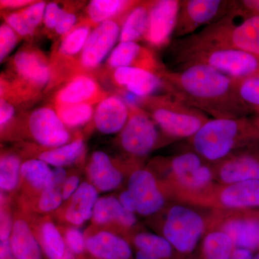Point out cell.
Here are the masks:
<instances>
[{
	"instance_id": "603a6c76",
	"label": "cell",
	"mask_w": 259,
	"mask_h": 259,
	"mask_svg": "<svg viewBox=\"0 0 259 259\" xmlns=\"http://www.w3.org/2000/svg\"><path fill=\"white\" fill-rule=\"evenodd\" d=\"M129 114V107L120 95H108L97 104L94 114V122L102 134H115L125 127Z\"/></svg>"
},
{
	"instance_id": "7c38bea8",
	"label": "cell",
	"mask_w": 259,
	"mask_h": 259,
	"mask_svg": "<svg viewBox=\"0 0 259 259\" xmlns=\"http://www.w3.org/2000/svg\"><path fill=\"white\" fill-rule=\"evenodd\" d=\"M136 202V213L148 216L158 212L165 204V197L152 172L144 168L131 173L127 183Z\"/></svg>"
},
{
	"instance_id": "f35d334b",
	"label": "cell",
	"mask_w": 259,
	"mask_h": 259,
	"mask_svg": "<svg viewBox=\"0 0 259 259\" xmlns=\"http://www.w3.org/2000/svg\"><path fill=\"white\" fill-rule=\"evenodd\" d=\"M11 196L1 192L0 200V241L10 239L13 226L14 210L12 209Z\"/></svg>"
},
{
	"instance_id": "7a4b0ae2",
	"label": "cell",
	"mask_w": 259,
	"mask_h": 259,
	"mask_svg": "<svg viewBox=\"0 0 259 259\" xmlns=\"http://www.w3.org/2000/svg\"><path fill=\"white\" fill-rule=\"evenodd\" d=\"M51 61L36 48L25 47L10 59L8 74H2L1 98L11 102L28 101L49 86Z\"/></svg>"
},
{
	"instance_id": "bcb514c9",
	"label": "cell",
	"mask_w": 259,
	"mask_h": 259,
	"mask_svg": "<svg viewBox=\"0 0 259 259\" xmlns=\"http://www.w3.org/2000/svg\"><path fill=\"white\" fill-rule=\"evenodd\" d=\"M35 2L31 0H1L0 5L2 10H18L33 4Z\"/></svg>"
},
{
	"instance_id": "4fadbf2b",
	"label": "cell",
	"mask_w": 259,
	"mask_h": 259,
	"mask_svg": "<svg viewBox=\"0 0 259 259\" xmlns=\"http://www.w3.org/2000/svg\"><path fill=\"white\" fill-rule=\"evenodd\" d=\"M99 198V191L91 183L81 182L71 198L64 202L54 215L62 223L61 226L79 228L92 219Z\"/></svg>"
},
{
	"instance_id": "ee69618b",
	"label": "cell",
	"mask_w": 259,
	"mask_h": 259,
	"mask_svg": "<svg viewBox=\"0 0 259 259\" xmlns=\"http://www.w3.org/2000/svg\"><path fill=\"white\" fill-rule=\"evenodd\" d=\"M15 114V107L11 102L4 98L0 99V127L1 133L9 127Z\"/></svg>"
},
{
	"instance_id": "816d5d0a",
	"label": "cell",
	"mask_w": 259,
	"mask_h": 259,
	"mask_svg": "<svg viewBox=\"0 0 259 259\" xmlns=\"http://www.w3.org/2000/svg\"><path fill=\"white\" fill-rule=\"evenodd\" d=\"M253 259H259V250L256 252V253H255Z\"/></svg>"
},
{
	"instance_id": "277c9868",
	"label": "cell",
	"mask_w": 259,
	"mask_h": 259,
	"mask_svg": "<svg viewBox=\"0 0 259 259\" xmlns=\"http://www.w3.org/2000/svg\"><path fill=\"white\" fill-rule=\"evenodd\" d=\"M138 106L144 109L161 131L172 138H192L209 120L207 114L168 94L139 97Z\"/></svg>"
},
{
	"instance_id": "4dcf8cb0",
	"label": "cell",
	"mask_w": 259,
	"mask_h": 259,
	"mask_svg": "<svg viewBox=\"0 0 259 259\" xmlns=\"http://www.w3.org/2000/svg\"><path fill=\"white\" fill-rule=\"evenodd\" d=\"M151 4L152 1H139L130 10L121 25L119 42H137L144 38L147 30Z\"/></svg>"
},
{
	"instance_id": "f6af8a7d",
	"label": "cell",
	"mask_w": 259,
	"mask_h": 259,
	"mask_svg": "<svg viewBox=\"0 0 259 259\" xmlns=\"http://www.w3.org/2000/svg\"><path fill=\"white\" fill-rule=\"evenodd\" d=\"M81 185L80 177L76 174H70L66 177L64 187H63L62 195L64 202L71 198V196L75 193Z\"/></svg>"
},
{
	"instance_id": "e575fe53",
	"label": "cell",
	"mask_w": 259,
	"mask_h": 259,
	"mask_svg": "<svg viewBox=\"0 0 259 259\" xmlns=\"http://www.w3.org/2000/svg\"><path fill=\"white\" fill-rule=\"evenodd\" d=\"M58 115L68 128L86 125L94 117L95 108L89 104L54 106Z\"/></svg>"
},
{
	"instance_id": "60d3db41",
	"label": "cell",
	"mask_w": 259,
	"mask_h": 259,
	"mask_svg": "<svg viewBox=\"0 0 259 259\" xmlns=\"http://www.w3.org/2000/svg\"><path fill=\"white\" fill-rule=\"evenodd\" d=\"M20 36L6 23L0 26V61L1 63L13 51L20 40Z\"/></svg>"
},
{
	"instance_id": "cb8c5ba5",
	"label": "cell",
	"mask_w": 259,
	"mask_h": 259,
	"mask_svg": "<svg viewBox=\"0 0 259 259\" xmlns=\"http://www.w3.org/2000/svg\"><path fill=\"white\" fill-rule=\"evenodd\" d=\"M91 26L88 20L81 22L66 35L61 37L57 49L51 56V69L55 66H76L74 61L79 58L80 54L90 32ZM78 62V61H77Z\"/></svg>"
},
{
	"instance_id": "ab89813d",
	"label": "cell",
	"mask_w": 259,
	"mask_h": 259,
	"mask_svg": "<svg viewBox=\"0 0 259 259\" xmlns=\"http://www.w3.org/2000/svg\"><path fill=\"white\" fill-rule=\"evenodd\" d=\"M68 248L75 256L81 255L87 250L84 232L73 226H59Z\"/></svg>"
},
{
	"instance_id": "30bf717a",
	"label": "cell",
	"mask_w": 259,
	"mask_h": 259,
	"mask_svg": "<svg viewBox=\"0 0 259 259\" xmlns=\"http://www.w3.org/2000/svg\"><path fill=\"white\" fill-rule=\"evenodd\" d=\"M121 25L111 20L97 25L90 32L80 54L77 68L83 71L98 68L115 49L116 42L120 39Z\"/></svg>"
},
{
	"instance_id": "5b68a950",
	"label": "cell",
	"mask_w": 259,
	"mask_h": 259,
	"mask_svg": "<svg viewBox=\"0 0 259 259\" xmlns=\"http://www.w3.org/2000/svg\"><path fill=\"white\" fill-rule=\"evenodd\" d=\"M179 70L204 65L233 79L249 77L259 72V56L230 49H205L176 55Z\"/></svg>"
},
{
	"instance_id": "f907efd6",
	"label": "cell",
	"mask_w": 259,
	"mask_h": 259,
	"mask_svg": "<svg viewBox=\"0 0 259 259\" xmlns=\"http://www.w3.org/2000/svg\"><path fill=\"white\" fill-rule=\"evenodd\" d=\"M136 259H158L154 255L144 251V250H138L136 255Z\"/></svg>"
},
{
	"instance_id": "b9f144b4",
	"label": "cell",
	"mask_w": 259,
	"mask_h": 259,
	"mask_svg": "<svg viewBox=\"0 0 259 259\" xmlns=\"http://www.w3.org/2000/svg\"><path fill=\"white\" fill-rule=\"evenodd\" d=\"M66 11V8H62L56 2L49 3L47 5L42 23L44 24V26L48 31H54L61 17Z\"/></svg>"
},
{
	"instance_id": "7bdbcfd3",
	"label": "cell",
	"mask_w": 259,
	"mask_h": 259,
	"mask_svg": "<svg viewBox=\"0 0 259 259\" xmlns=\"http://www.w3.org/2000/svg\"><path fill=\"white\" fill-rule=\"evenodd\" d=\"M76 23H77V17L76 14L66 10L53 31V33L57 36L63 37L76 26Z\"/></svg>"
},
{
	"instance_id": "2e32d148",
	"label": "cell",
	"mask_w": 259,
	"mask_h": 259,
	"mask_svg": "<svg viewBox=\"0 0 259 259\" xmlns=\"http://www.w3.org/2000/svg\"><path fill=\"white\" fill-rule=\"evenodd\" d=\"M87 250L96 259H131L132 249L120 234L92 225L84 231Z\"/></svg>"
},
{
	"instance_id": "6da1fadb",
	"label": "cell",
	"mask_w": 259,
	"mask_h": 259,
	"mask_svg": "<svg viewBox=\"0 0 259 259\" xmlns=\"http://www.w3.org/2000/svg\"><path fill=\"white\" fill-rule=\"evenodd\" d=\"M166 94L213 118H236L252 113L242 102L236 79L204 65L158 74Z\"/></svg>"
},
{
	"instance_id": "3957f363",
	"label": "cell",
	"mask_w": 259,
	"mask_h": 259,
	"mask_svg": "<svg viewBox=\"0 0 259 259\" xmlns=\"http://www.w3.org/2000/svg\"><path fill=\"white\" fill-rule=\"evenodd\" d=\"M191 139L199 156L219 161L238 146L259 139V115L209 119Z\"/></svg>"
},
{
	"instance_id": "d6a6232c",
	"label": "cell",
	"mask_w": 259,
	"mask_h": 259,
	"mask_svg": "<svg viewBox=\"0 0 259 259\" xmlns=\"http://www.w3.org/2000/svg\"><path fill=\"white\" fill-rule=\"evenodd\" d=\"M22 163L21 157L18 153L12 151L2 152L0 158L1 192L9 194L18 190Z\"/></svg>"
},
{
	"instance_id": "d590c367",
	"label": "cell",
	"mask_w": 259,
	"mask_h": 259,
	"mask_svg": "<svg viewBox=\"0 0 259 259\" xmlns=\"http://www.w3.org/2000/svg\"><path fill=\"white\" fill-rule=\"evenodd\" d=\"M233 250V242L223 231L212 232L204 238L203 251L205 259H231Z\"/></svg>"
},
{
	"instance_id": "d4e9b609",
	"label": "cell",
	"mask_w": 259,
	"mask_h": 259,
	"mask_svg": "<svg viewBox=\"0 0 259 259\" xmlns=\"http://www.w3.org/2000/svg\"><path fill=\"white\" fill-rule=\"evenodd\" d=\"M67 176L68 173L65 168L57 167L54 168L50 185L37 198L25 205H19L18 204L17 205L25 212L35 215L54 214L64 204L62 190Z\"/></svg>"
},
{
	"instance_id": "7402d4cb",
	"label": "cell",
	"mask_w": 259,
	"mask_h": 259,
	"mask_svg": "<svg viewBox=\"0 0 259 259\" xmlns=\"http://www.w3.org/2000/svg\"><path fill=\"white\" fill-rule=\"evenodd\" d=\"M89 182L99 191L106 192L118 188L123 181V174L106 153L95 151L86 167Z\"/></svg>"
},
{
	"instance_id": "e0dca14e",
	"label": "cell",
	"mask_w": 259,
	"mask_h": 259,
	"mask_svg": "<svg viewBox=\"0 0 259 259\" xmlns=\"http://www.w3.org/2000/svg\"><path fill=\"white\" fill-rule=\"evenodd\" d=\"M28 214L42 253L48 258L75 259L76 256L68 248L60 228L54 223L51 214L35 215L30 213Z\"/></svg>"
},
{
	"instance_id": "ba28073f",
	"label": "cell",
	"mask_w": 259,
	"mask_h": 259,
	"mask_svg": "<svg viewBox=\"0 0 259 259\" xmlns=\"http://www.w3.org/2000/svg\"><path fill=\"white\" fill-rule=\"evenodd\" d=\"M233 1L183 0L181 1L174 37L182 38L192 35L203 25L217 21L231 11Z\"/></svg>"
},
{
	"instance_id": "8d00e7d4",
	"label": "cell",
	"mask_w": 259,
	"mask_h": 259,
	"mask_svg": "<svg viewBox=\"0 0 259 259\" xmlns=\"http://www.w3.org/2000/svg\"><path fill=\"white\" fill-rule=\"evenodd\" d=\"M138 250H144L158 259L169 258L173 247L164 237L148 233H138L133 239Z\"/></svg>"
},
{
	"instance_id": "8fae6325",
	"label": "cell",
	"mask_w": 259,
	"mask_h": 259,
	"mask_svg": "<svg viewBox=\"0 0 259 259\" xmlns=\"http://www.w3.org/2000/svg\"><path fill=\"white\" fill-rule=\"evenodd\" d=\"M180 4V0L152 1L144 38L148 45L161 49L170 44L176 28Z\"/></svg>"
},
{
	"instance_id": "5bb4252c",
	"label": "cell",
	"mask_w": 259,
	"mask_h": 259,
	"mask_svg": "<svg viewBox=\"0 0 259 259\" xmlns=\"http://www.w3.org/2000/svg\"><path fill=\"white\" fill-rule=\"evenodd\" d=\"M96 79L88 74L73 76L54 95V106L100 103L108 96Z\"/></svg>"
},
{
	"instance_id": "8992f818",
	"label": "cell",
	"mask_w": 259,
	"mask_h": 259,
	"mask_svg": "<svg viewBox=\"0 0 259 259\" xmlns=\"http://www.w3.org/2000/svg\"><path fill=\"white\" fill-rule=\"evenodd\" d=\"M204 230V222L200 214L188 207L175 205L167 213L163 234L173 248L187 253L196 248Z\"/></svg>"
},
{
	"instance_id": "484cf974",
	"label": "cell",
	"mask_w": 259,
	"mask_h": 259,
	"mask_svg": "<svg viewBox=\"0 0 259 259\" xmlns=\"http://www.w3.org/2000/svg\"><path fill=\"white\" fill-rule=\"evenodd\" d=\"M34 157L57 168H65L78 163L86 153V145L81 136H76L71 142L51 148L35 150Z\"/></svg>"
},
{
	"instance_id": "f1b7e54d",
	"label": "cell",
	"mask_w": 259,
	"mask_h": 259,
	"mask_svg": "<svg viewBox=\"0 0 259 259\" xmlns=\"http://www.w3.org/2000/svg\"><path fill=\"white\" fill-rule=\"evenodd\" d=\"M47 5L44 1H35L26 8L8 13L4 15L5 23L20 37H31L44 22Z\"/></svg>"
},
{
	"instance_id": "ffe728a7",
	"label": "cell",
	"mask_w": 259,
	"mask_h": 259,
	"mask_svg": "<svg viewBox=\"0 0 259 259\" xmlns=\"http://www.w3.org/2000/svg\"><path fill=\"white\" fill-rule=\"evenodd\" d=\"M10 246L15 259H42V250L32 230L28 212L14 209Z\"/></svg>"
},
{
	"instance_id": "ac0fdd59",
	"label": "cell",
	"mask_w": 259,
	"mask_h": 259,
	"mask_svg": "<svg viewBox=\"0 0 259 259\" xmlns=\"http://www.w3.org/2000/svg\"><path fill=\"white\" fill-rule=\"evenodd\" d=\"M52 177L53 170L41 160L32 158L23 161L17 204L25 205L37 198L50 185Z\"/></svg>"
},
{
	"instance_id": "f546056e",
	"label": "cell",
	"mask_w": 259,
	"mask_h": 259,
	"mask_svg": "<svg viewBox=\"0 0 259 259\" xmlns=\"http://www.w3.org/2000/svg\"><path fill=\"white\" fill-rule=\"evenodd\" d=\"M220 199L228 208H259V180L228 186L221 192Z\"/></svg>"
},
{
	"instance_id": "9a60e30c",
	"label": "cell",
	"mask_w": 259,
	"mask_h": 259,
	"mask_svg": "<svg viewBox=\"0 0 259 259\" xmlns=\"http://www.w3.org/2000/svg\"><path fill=\"white\" fill-rule=\"evenodd\" d=\"M106 66L111 71L117 68L133 67L157 74L166 70L152 50L137 42H119L107 58Z\"/></svg>"
},
{
	"instance_id": "d6986e66",
	"label": "cell",
	"mask_w": 259,
	"mask_h": 259,
	"mask_svg": "<svg viewBox=\"0 0 259 259\" xmlns=\"http://www.w3.org/2000/svg\"><path fill=\"white\" fill-rule=\"evenodd\" d=\"M92 225L117 233L134 228L137 223L135 213L124 208L114 196L100 197L94 208Z\"/></svg>"
},
{
	"instance_id": "681fc988",
	"label": "cell",
	"mask_w": 259,
	"mask_h": 259,
	"mask_svg": "<svg viewBox=\"0 0 259 259\" xmlns=\"http://www.w3.org/2000/svg\"><path fill=\"white\" fill-rule=\"evenodd\" d=\"M253 252L242 248H235L232 253L231 259H253Z\"/></svg>"
},
{
	"instance_id": "9c48e42d",
	"label": "cell",
	"mask_w": 259,
	"mask_h": 259,
	"mask_svg": "<svg viewBox=\"0 0 259 259\" xmlns=\"http://www.w3.org/2000/svg\"><path fill=\"white\" fill-rule=\"evenodd\" d=\"M26 131L28 137L40 148L59 147L76 137H73L55 108L49 106L38 107L30 112Z\"/></svg>"
},
{
	"instance_id": "c3c4849f",
	"label": "cell",
	"mask_w": 259,
	"mask_h": 259,
	"mask_svg": "<svg viewBox=\"0 0 259 259\" xmlns=\"http://www.w3.org/2000/svg\"><path fill=\"white\" fill-rule=\"evenodd\" d=\"M0 259H15L10 246V240L0 241Z\"/></svg>"
},
{
	"instance_id": "1f68e13d",
	"label": "cell",
	"mask_w": 259,
	"mask_h": 259,
	"mask_svg": "<svg viewBox=\"0 0 259 259\" xmlns=\"http://www.w3.org/2000/svg\"><path fill=\"white\" fill-rule=\"evenodd\" d=\"M139 1L126 0H93L86 8L88 21L96 27L107 20L125 17Z\"/></svg>"
},
{
	"instance_id": "74e56055",
	"label": "cell",
	"mask_w": 259,
	"mask_h": 259,
	"mask_svg": "<svg viewBox=\"0 0 259 259\" xmlns=\"http://www.w3.org/2000/svg\"><path fill=\"white\" fill-rule=\"evenodd\" d=\"M238 95L252 113L259 115V72L249 77L236 79Z\"/></svg>"
},
{
	"instance_id": "44dd1931",
	"label": "cell",
	"mask_w": 259,
	"mask_h": 259,
	"mask_svg": "<svg viewBox=\"0 0 259 259\" xmlns=\"http://www.w3.org/2000/svg\"><path fill=\"white\" fill-rule=\"evenodd\" d=\"M112 72L114 84L122 91L139 97L153 96L156 91L163 89V81L159 75L146 70L120 67Z\"/></svg>"
},
{
	"instance_id": "836d02e7",
	"label": "cell",
	"mask_w": 259,
	"mask_h": 259,
	"mask_svg": "<svg viewBox=\"0 0 259 259\" xmlns=\"http://www.w3.org/2000/svg\"><path fill=\"white\" fill-rule=\"evenodd\" d=\"M202 159L197 153H186L172 158L171 168L177 180L183 187L188 188L191 181L199 168Z\"/></svg>"
},
{
	"instance_id": "7dc6e473",
	"label": "cell",
	"mask_w": 259,
	"mask_h": 259,
	"mask_svg": "<svg viewBox=\"0 0 259 259\" xmlns=\"http://www.w3.org/2000/svg\"><path fill=\"white\" fill-rule=\"evenodd\" d=\"M121 204L129 212L136 213V202L132 194L128 190L122 191L118 197Z\"/></svg>"
},
{
	"instance_id": "4316f807",
	"label": "cell",
	"mask_w": 259,
	"mask_h": 259,
	"mask_svg": "<svg viewBox=\"0 0 259 259\" xmlns=\"http://www.w3.org/2000/svg\"><path fill=\"white\" fill-rule=\"evenodd\" d=\"M220 177L229 185L259 180V155L243 153L229 158L221 166Z\"/></svg>"
},
{
	"instance_id": "83f0119b",
	"label": "cell",
	"mask_w": 259,
	"mask_h": 259,
	"mask_svg": "<svg viewBox=\"0 0 259 259\" xmlns=\"http://www.w3.org/2000/svg\"><path fill=\"white\" fill-rule=\"evenodd\" d=\"M222 231L231 238L235 248L258 251V218L231 220L223 225Z\"/></svg>"
},
{
	"instance_id": "52a82bcc",
	"label": "cell",
	"mask_w": 259,
	"mask_h": 259,
	"mask_svg": "<svg viewBox=\"0 0 259 259\" xmlns=\"http://www.w3.org/2000/svg\"><path fill=\"white\" fill-rule=\"evenodd\" d=\"M127 106L129 118L120 133V146L131 156L143 157L156 147L159 134L156 123L144 109L137 105Z\"/></svg>"
}]
</instances>
